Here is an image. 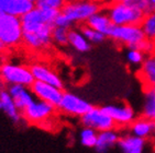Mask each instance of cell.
<instances>
[{
  "instance_id": "cell-4",
  "label": "cell",
  "mask_w": 155,
  "mask_h": 153,
  "mask_svg": "<svg viewBox=\"0 0 155 153\" xmlns=\"http://www.w3.org/2000/svg\"><path fill=\"white\" fill-rule=\"evenodd\" d=\"M0 80L8 86H24L30 88L34 78L30 67L12 62H3L0 65Z\"/></svg>"
},
{
  "instance_id": "cell-24",
  "label": "cell",
  "mask_w": 155,
  "mask_h": 153,
  "mask_svg": "<svg viewBox=\"0 0 155 153\" xmlns=\"http://www.w3.org/2000/svg\"><path fill=\"white\" fill-rule=\"evenodd\" d=\"M141 27L143 30L145 37L155 43V10L145 14L141 23Z\"/></svg>"
},
{
  "instance_id": "cell-26",
  "label": "cell",
  "mask_w": 155,
  "mask_h": 153,
  "mask_svg": "<svg viewBox=\"0 0 155 153\" xmlns=\"http://www.w3.org/2000/svg\"><path fill=\"white\" fill-rule=\"evenodd\" d=\"M97 137H98V133L91 128H87V127H84L79 133L81 143L84 147L87 148H95L96 142H97Z\"/></svg>"
},
{
  "instance_id": "cell-21",
  "label": "cell",
  "mask_w": 155,
  "mask_h": 153,
  "mask_svg": "<svg viewBox=\"0 0 155 153\" xmlns=\"http://www.w3.org/2000/svg\"><path fill=\"white\" fill-rule=\"evenodd\" d=\"M146 140L133 135H125L120 137L118 147L122 153H143Z\"/></svg>"
},
{
  "instance_id": "cell-19",
  "label": "cell",
  "mask_w": 155,
  "mask_h": 153,
  "mask_svg": "<svg viewBox=\"0 0 155 153\" xmlns=\"http://www.w3.org/2000/svg\"><path fill=\"white\" fill-rule=\"evenodd\" d=\"M129 128L131 135L144 140L155 135V121L149 120L142 116L140 118H135V120L129 126Z\"/></svg>"
},
{
  "instance_id": "cell-10",
  "label": "cell",
  "mask_w": 155,
  "mask_h": 153,
  "mask_svg": "<svg viewBox=\"0 0 155 153\" xmlns=\"http://www.w3.org/2000/svg\"><path fill=\"white\" fill-rule=\"evenodd\" d=\"M93 107L94 106L88 101L84 100L78 95L74 94L72 92H64L57 109L64 115L81 118L89 112Z\"/></svg>"
},
{
  "instance_id": "cell-1",
  "label": "cell",
  "mask_w": 155,
  "mask_h": 153,
  "mask_svg": "<svg viewBox=\"0 0 155 153\" xmlns=\"http://www.w3.org/2000/svg\"><path fill=\"white\" fill-rule=\"evenodd\" d=\"M102 0H68L61 13L65 15L73 25L85 24L90 17L102 11L104 8Z\"/></svg>"
},
{
  "instance_id": "cell-6",
  "label": "cell",
  "mask_w": 155,
  "mask_h": 153,
  "mask_svg": "<svg viewBox=\"0 0 155 153\" xmlns=\"http://www.w3.org/2000/svg\"><path fill=\"white\" fill-rule=\"evenodd\" d=\"M56 108L57 107L44 101L34 100L22 112V117L29 124L43 126L45 123L51 120L56 112Z\"/></svg>"
},
{
  "instance_id": "cell-30",
  "label": "cell",
  "mask_w": 155,
  "mask_h": 153,
  "mask_svg": "<svg viewBox=\"0 0 155 153\" xmlns=\"http://www.w3.org/2000/svg\"><path fill=\"white\" fill-rule=\"evenodd\" d=\"M135 48L141 50L142 53H144L146 56H147V55H151V54L155 53V43L151 41V39L145 38V39H143V41L141 42Z\"/></svg>"
},
{
  "instance_id": "cell-35",
  "label": "cell",
  "mask_w": 155,
  "mask_h": 153,
  "mask_svg": "<svg viewBox=\"0 0 155 153\" xmlns=\"http://www.w3.org/2000/svg\"><path fill=\"white\" fill-rule=\"evenodd\" d=\"M6 49H7L6 46H5V45H3L2 43H1V41H0V54H2Z\"/></svg>"
},
{
  "instance_id": "cell-38",
  "label": "cell",
  "mask_w": 155,
  "mask_h": 153,
  "mask_svg": "<svg viewBox=\"0 0 155 153\" xmlns=\"http://www.w3.org/2000/svg\"><path fill=\"white\" fill-rule=\"evenodd\" d=\"M154 92H155V89H154Z\"/></svg>"
},
{
  "instance_id": "cell-9",
  "label": "cell",
  "mask_w": 155,
  "mask_h": 153,
  "mask_svg": "<svg viewBox=\"0 0 155 153\" xmlns=\"http://www.w3.org/2000/svg\"><path fill=\"white\" fill-rule=\"evenodd\" d=\"M81 124L84 127L96 130L97 133L116 129L114 119L104 111V107H93L87 114L81 117Z\"/></svg>"
},
{
  "instance_id": "cell-7",
  "label": "cell",
  "mask_w": 155,
  "mask_h": 153,
  "mask_svg": "<svg viewBox=\"0 0 155 153\" xmlns=\"http://www.w3.org/2000/svg\"><path fill=\"white\" fill-rule=\"evenodd\" d=\"M53 25L44 24L33 32H23L22 45L31 52H43L51 47Z\"/></svg>"
},
{
  "instance_id": "cell-29",
  "label": "cell",
  "mask_w": 155,
  "mask_h": 153,
  "mask_svg": "<svg viewBox=\"0 0 155 153\" xmlns=\"http://www.w3.org/2000/svg\"><path fill=\"white\" fill-rule=\"evenodd\" d=\"M125 57H127V61L130 65L137 67V66H141L143 64L146 55L144 53H142L141 50L137 49V48H128Z\"/></svg>"
},
{
  "instance_id": "cell-22",
  "label": "cell",
  "mask_w": 155,
  "mask_h": 153,
  "mask_svg": "<svg viewBox=\"0 0 155 153\" xmlns=\"http://www.w3.org/2000/svg\"><path fill=\"white\" fill-rule=\"evenodd\" d=\"M68 45H71L78 53H87L89 52L91 44L87 41L86 37L81 34V30L72 27L68 31Z\"/></svg>"
},
{
  "instance_id": "cell-25",
  "label": "cell",
  "mask_w": 155,
  "mask_h": 153,
  "mask_svg": "<svg viewBox=\"0 0 155 153\" xmlns=\"http://www.w3.org/2000/svg\"><path fill=\"white\" fill-rule=\"evenodd\" d=\"M79 30H81V34L86 37V39L89 42L90 44H100L106 38L104 34L95 31L94 29L88 27L87 24H81L79 27Z\"/></svg>"
},
{
  "instance_id": "cell-3",
  "label": "cell",
  "mask_w": 155,
  "mask_h": 153,
  "mask_svg": "<svg viewBox=\"0 0 155 153\" xmlns=\"http://www.w3.org/2000/svg\"><path fill=\"white\" fill-rule=\"evenodd\" d=\"M23 30L21 20L0 11V41L6 48H17L22 45Z\"/></svg>"
},
{
  "instance_id": "cell-37",
  "label": "cell",
  "mask_w": 155,
  "mask_h": 153,
  "mask_svg": "<svg viewBox=\"0 0 155 153\" xmlns=\"http://www.w3.org/2000/svg\"><path fill=\"white\" fill-rule=\"evenodd\" d=\"M0 109H1V103H0Z\"/></svg>"
},
{
  "instance_id": "cell-27",
  "label": "cell",
  "mask_w": 155,
  "mask_h": 153,
  "mask_svg": "<svg viewBox=\"0 0 155 153\" xmlns=\"http://www.w3.org/2000/svg\"><path fill=\"white\" fill-rule=\"evenodd\" d=\"M68 29L53 27L52 30V41L57 46H67L68 45Z\"/></svg>"
},
{
  "instance_id": "cell-12",
  "label": "cell",
  "mask_w": 155,
  "mask_h": 153,
  "mask_svg": "<svg viewBox=\"0 0 155 153\" xmlns=\"http://www.w3.org/2000/svg\"><path fill=\"white\" fill-rule=\"evenodd\" d=\"M104 109L114 119L116 127H127L135 120V112L128 103L111 104L104 106Z\"/></svg>"
},
{
  "instance_id": "cell-15",
  "label": "cell",
  "mask_w": 155,
  "mask_h": 153,
  "mask_svg": "<svg viewBox=\"0 0 155 153\" xmlns=\"http://www.w3.org/2000/svg\"><path fill=\"white\" fill-rule=\"evenodd\" d=\"M35 8L34 2L29 0H0V11L21 19Z\"/></svg>"
},
{
  "instance_id": "cell-16",
  "label": "cell",
  "mask_w": 155,
  "mask_h": 153,
  "mask_svg": "<svg viewBox=\"0 0 155 153\" xmlns=\"http://www.w3.org/2000/svg\"><path fill=\"white\" fill-rule=\"evenodd\" d=\"M7 91L10 94V96L12 97L15 106L18 107L21 114L34 101V95L32 94L29 86L15 84V86H8Z\"/></svg>"
},
{
  "instance_id": "cell-36",
  "label": "cell",
  "mask_w": 155,
  "mask_h": 153,
  "mask_svg": "<svg viewBox=\"0 0 155 153\" xmlns=\"http://www.w3.org/2000/svg\"><path fill=\"white\" fill-rule=\"evenodd\" d=\"M29 1H32V2H35V0H29Z\"/></svg>"
},
{
  "instance_id": "cell-33",
  "label": "cell",
  "mask_w": 155,
  "mask_h": 153,
  "mask_svg": "<svg viewBox=\"0 0 155 153\" xmlns=\"http://www.w3.org/2000/svg\"><path fill=\"white\" fill-rule=\"evenodd\" d=\"M137 0H109V2H118V3H133Z\"/></svg>"
},
{
  "instance_id": "cell-23",
  "label": "cell",
  "mask_w": 155,
  "mask_h": 153,
  "mask_svg": "<svg viewBox=\"0 0 155 153\" xmlns=\"http://www.w3.org/2000/svg\"><path fill=\"white\" fill-rule=\"evenodd\" d=\"M142 117L155 121V92L154 89L144 91V102L142 107Z\"/></svg>"
},
{
  "instance_id": "cell-13",
  "label": "cell",
  "mask_w": 155,
  "mask_h": 153,
  "mask_svg": "<svg viewBox=\"0 0 155 153\" xmlns=\"http://www.w3.org/2000/svg\"><path fill=\"white\" fill-rule=\"evenodd\" d=\"M30 70L32 72V76L34 78V81H40L48 84H51L53 86H56L63 90V80L55 71L42 62H34L30 66Z\"/></svg>"
},
{
  "instance_id": "cell-34",
  "label": "cell",
  "mask_w": 155,
  "mask_h": 153,
  "mask_svg": "<svg viewBox=\"0 0 155 153\" xmlns=\"http://www.w3.org/2000/svg\"><path fill=\"white\" fill-rule=\"evenodd\" d=\"M150 5V8H151V11L155 10V0H147Z\"/></svg>"
},
{
  "instance_id": "cell-32",
  "label": "cell",
  "mask_w": 155,
  "mask_h": 153,
  "mask_svg": "<svg viewBox=\"0 0 155 153\" xmlns=\"http://www.w3.org/2000/svg\"><path fill=\"white\" fill-rule=\"evenodd\" d=\"M133 3L137 6V8H139L141 11L143 12L144 14H147L149 12H151V8H150V5L147 0H137V1H134Z\"/></svg>"
},
{
  "instance_id": "cell-2",
  "label": "cell",
  "mask_w": 155,
  "mask_h": 153,
  "mask_svg": "<svg viewBox=\"0 0 155 153\" xmlns=\"http://www.w3.org/2000/svg\"><path fill=\"white\" fill-rule=\"evenodd\" d=\"M104 11L108 14L114 27L121 25H141L144 14L134 3L109 2L104 6Z\"/></svg>"
},
{
  "instance_id": "cell-17",
  "label": "cell",
  "mask_w": 155,
  "mask_h": 153,
  "mask_svg": "<svg viewBox=\"0 0 155 153\" xmlns=\"http://www.w3.org/2000/svg\"><path fill=\"white\" fill-rule=\"evenodd\" d=\"M85 24H87L88 27L94 29L95 31H97V32L104 34L106 37H107V36L109 37L111 31H112V29H114V27L104 10L98 12V13H96L93 17H90Z\"/></svg>"
},
{
  "instance_id": "cell-14",
  "label": "cell",
  "mask_w": 155,
  "mask_h": 153,
  "mask_svg": "<svg viewBox=\"0 0 155 153\" xmlns=\"http://www.w3.org/2000/svg\"><path fill=\"white\" fill-rule=\"evenodd\" d=\"M137 74L144 91L155 89V53L145 57Z\"/></svg>"
},
{
  "instance_id": "cell-11",
  "label": "cell",
  "mask_w": 155,
  "mask_h": 153,
  "mask_svg": "<svg viewBox=\"0 0 155 153\" xmlns=\"http://www.w3.org/2000/svg\"><path fill=\"white\" fill-rule=\"evenodd\" d=\"M30 90L34 97H36V100L44 101L46 103L54 105L55 107H58L64 94V91L62 89H58L48 83L40 82V81H34L30 86Z\"/></svg>"
},
{
  "instance_id": "cell-31",
  "label": "cell",
  "mask_w": 155,
  "mask_h": 153,
  "mask_svg": "<svg viewBox=\"0 0 155 153\" xmlns=\"http://www.w3.org/2000/svg\"><path fill=\"white\" fill-rule=\"evenodd\" d=\"M54 27H64V29H72L74 25H73L71 22L68 21V19L66 18L63 13H58V15L55 19V22H54Z\"/></svg>"
},
{
  "instance_id": "cell-20",
  "label": "cell",
  "mask_w": 155,
  "mask_h": 153,
  "mask_svg": "<svg viewBox=\"0 0 155 153\" xmlns=\"http://www.w3.org/2000/svg\"><path fill=\"white\" fill-rule=\"evenodd\" d=\"M120 135L116 129L101 131V133H98L95 149L98 153H107L111 148L118 145Z\"/></svg>"
},
{
  "instance_id": "cell-5",
  "label": "cell",
  "mask_w": 155,
  "mask_h": 153,
  "mask_svg": "<svg viewBox=\"0 0 155 153\" xmlns=\"http://www.w3.org/2000/svg\"><path fill=\"white\" fill-rule=\"evenodd\" d=\"M58 13L60 11L56 10L41 9L35 7L20 19L22 30L23 32H33L43 27L44 24H50L54 27V22Z\"/></svg>"
},
{
  "instance_id": "cell-28",
  "label": "cell",
  "mask_w": 155,
  "mask_h": 153,
  "mask_svg": "<svg viewBox=\"0 0 155 153\" xmlns=\"http://www.w3.org/2000/svg\"><path fill=\"white\" fill-rule=\"evenodd\" d=\"M68 0H35L34 6L41 9H52L56 11H62Z\"/></svg>"
},
{
  "instance_id": "cell-8",
  "label": "cell",
  "mask_w": 155,
  "mask_h": 153,
  "mask_svg": "<svg viewBox=\"0 0 155 153\" xmlns=\"http://www.w3.org/2000/svg\"><path fill=\"white\" fill-rule=\"evenodd\" d=\"M109 37L116 43L128 48H135L145 39V35L141 25H121L114 27Z\"/></svg>"
},
{
  "instance_id": "cell-18",
  "label": "cell",
  "mask_w": 155,
  "mask_h": 153,
  "mask_svg": "<svg viewBox=\"0 0 155 153\" xmlns=\"http://www.w3.org/2000/svg\"><path fill=\"white\" fill-rule=\"evenodd\" d=\"M0 103H1V109L5 114L11 119L15 124H20L21 120L23 119L22 114L15 106L12 97L8 93L7 89H0Z\"/></svg>"
}]
</instances>
